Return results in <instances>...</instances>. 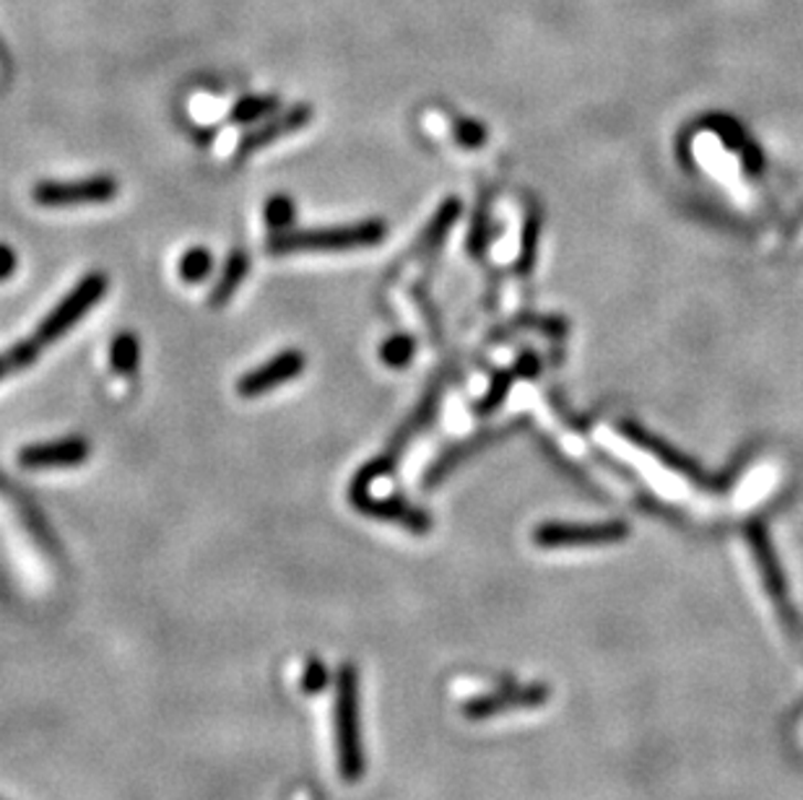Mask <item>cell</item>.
I'll list each match as a JSON object with an SVG mask.
<instances>
[{
  "instance_id": "6da1fadb",
  "label": "cell",
  "mask_w": 803,
  "mask_h": 800,
  "mask_svg": "<svg viewBox=\"0 0 803 800\" xmlns=\"http://www.w3.org/2000/svg\"><path fill=\"white\" fill-rule=\"evenodd\" d=\"M107 289H109V278L107 274H102V270H92V274L81 278V281L65 294L63 302H57L53 310L44 314V320L36 326V330L27 341H21L17 346L6 349L3 354H0V383H3L6 377H11L13 372H24L34 362H40L44 351L55 346L68 330L76 328L78 322L84 320L102 299H105Z\"/></svg>"
},
{
  "instance_id": "7a4b0ae2",
  "label": "cell",
  "mask_w": 803,
  "mask_h": 800,
  "mask_svg": "<svg viewBox=\"0 0 803 800\" xmlns=\"http://www.w3.org/2000/svg\"><path fill=\"white\" fill-rule=\"evenodd\" d=\"M388 237L382 218H362L353 224L318 226V230H284L274 232L265 242L271 255H309V253H349V249L378 247Z\"/></svg>"
},
{
  "instance_id": "3957f363",
  "label": "cell",
  "mask_w": 803,
  "mask_h": 800,
  "mask_svg": "<svg viewBox=\"0 0 803 800\" xmlns=\"http://www.w3.org/2000/svg\"><path fill=\"white\" fill-rule=\"evenodd\" d=\"M336 748L338 772L344 782H359L364 775L362 717H359V676L357 668L346 663L336 681Z\"/></svg>"
},
{
  "instance_id": "277c9868",
  "label": "cell",
  "mask_w": 803,
  "mask_h": 800,
  "mask_svg": "<svg viewBox=\"0 0 803 800\" xmlns=\"http://www.w3.org/2000/svg\"><path fill=\"white\" fill-rule=\"evenodd\" d=\"M440 398H442V387H434L432 393H426V398L419 403V408L414 410V414H411L406 422L401 424V429L390 437L385 450H382L378 458H372L370 462H367V466L359 468V473L353 476V481H351L353 489H370L372 481H378V479H382V476L395 471L398 460L403 458L406 447L414 442V439L434 422V414H437V408H440Z\"/></svg>"
},
{
  "instance_id": "5b68a950",
  "label": "cell",
  "mask_w": 803,
  "mask_h": 800,
  "mask_svg": "<svg viewBox=\"0 0 803 800\" xmlns=\"http://www.w3.org/2000/svg\"><path fill=\"white\" fill-rule=\"evenodd\" d=\"M749 538H751V552H754L757 567H760L764 590H768L772 604H775V611L780 616V621H783V629L788 631V637H791L795 644H803V623L793 608L791 593H788V585H785V575H783V569H780L775 552H772L770 538L764 535L760 525L751 527Z\"/></svg>"
},
{
  "instance_id": "8992f818",
  "label": "cell",
  "mask_w": 803,
  "mask_h": 800,
  "mask_svg": "<svg viewBox=\"0 0 803 800\" xmlns=\"http://www.w3.org/2000/svg\"><path fill=\"white\" fill-rule=\"evenodd\" d=\"M120 193L115 178L109 174H94L81 180H44L36 182L32 201L44 209H71V205H94L109 203Z\"/></svg>"
},
{
  "instance_id": "52a82bcc",
  "label": "cell",
  "mask_w": 803,
  "mask_h": 800,
  "mask_svg": "<svg viewBox=\"0 0 803 800\" xmlns=\"http://www.w3.org/2000/svg\"><path fill=\"white\" fill-rule=\"evenodd\" d=\"M630 527L619 520L609 523H588V525H567L547 523L533 531V543L539 548H580V546H611L627 538Z\"/></svg>"
},
{
  "instance_id": "ba28073f",
  "label": "cell",
  "mask_w": 803,
  "mask_h": 800,
  "mask_svg": "<svg viewBox=\"0 0 803 800\" xmlns=\"http://www.w3.org/2000/svg\"><path fill=\"white\" fill-rule=\"evenodd\" d=\"M349 499H351V508L359 510L367 518L403 525L406 531L419 533V535L432 531L430 515H426L424 510L414 508V504H409L403 497H374L370 489L349 487Z\"/></svg>"
},
{
  "instance_id": "9c48e42d",
  "label": "cell",
  "mask_w": 803,
  "mask_h": 800,
  "mask_svg": "<svg viewBox=\"0 0 803 800\" xmlns=\"http://www.w3.org/2000/svg\"><path fill=\"white\" fill-rule=\"evenodd\" d=\"M307 359L299 349H286L278 351L274 359L263 362L255 370H250L237 380V393L242 398H261V395L276 391L292 380H297L302 372H305Z\"/></svg>"
},
{
  "instance_id": "30bf717a",
  "label": "cell",
  "mask_w": 803,
  "mask_h": 800,
  "mask_svg": "<svg viewBox=\"0 0 803 800\" xmlns=\"http://www.w3.org/2000/svg\"><path fill=\"white\" fill-rule=\"evenodd\" d=\"M92 445L84 437H65L53 442H34L19 450V466L27 471H53V468L84 466Z\"/></svg>"
},
{
  "instance_id": "8fae6325",
  "label": "cell",
  "mask_w": 803,
  "mask_h": 800,
  "mask_svg": "<svg viewBox=\"0 0 803 800\" xmlns=\"http://www.w3.org/2000/svg\"><path fill=\"white\" fill-rule=\"evenodd\" d=\"M313 115H315L313 107L294 105L289 109H284V113L274 115L271 120H265L263 125H257V128H250L247 134L242 136L237 157H250V153L265 149V146L278 141V138L297 134V130L305 128L307 122H313Z\"/></svg>"
},
{
  "instance_id": "7c38bea8",
  "label": "cell",
  "mask_w": 803,
  "mask_h": 800,
  "mask_svg": "<svg viewBox=\"0 0 803 800\" xmlns=\"http://www.w3.org/2000/svg\"><path fill=\"white\" fill-rule=\"evenodd\" d=\"M549 700V689L547 686H510L505 692H495V694H486L478 696V700H471L463 710V715L471 717V721H484V717L492 715H503L507 710L515 707H539Z\"/></svg>"
},
{
  "instance_id": "4fadbf2b",
  "label": "cell",
  "mask_w": 803,
  "mask_h": 800,
  "mask_svg": "<svg viewBox=\"0 0 803 800\" xmlns=\"http://www.w3.org/2000/svg\"><path fill=\"white\" fill-rule=\"evenodd\" d=\"M247 274H250V255L245 253V249H232V255L226 258L224 268H221L216 284H213V289H211L209 305L213 307V310H219V307H226L232 302L234 294H237L242 284H245Z\"/></svg>"
},
{
  "instance_id": "5bb4252c",
  "label": "cell",
  "mask_w": 803,
  "mask_h": 800,
  "mask_svg": "<svg viewBox=\"0 0 803 800\" xmlns=\"http://www.w3.org/2000/svg\"><path fill=\"white\" fill-rule=\"evenodd\" d=\"M138 364H141V341L130 330H123L109 343V366L117 374H133L138 370Z\"/></svg>"
},
{
  "instance_id": "9a60e30c",
  "label": "cell",
  "mask_w": 803,
  "mask_h": 800,
  "mask_svg": "<svg viewBox=\"0 0 803 800\" xmlns=\"http://www.w3.org/2000/svg\"><path fill=\"white\" fill-rule=\"evenodd\" d=\"M213 270V255L209 247H190L182 253L180 263H177V274L186 284H201L211 276Z\"/></svg>"
},
{
  "instance_id": "2e32d148",
  "label": "cell",
  "mask_w": 803,
  "mask_h": 800,
  "mask_svg": "<svg viewBox=\"0 0 803 800\" xmlns=\"http://www.w3.org/2000/svg\"><path fill=\"white\" fill-rule=\"evenodd\" d=\"M414 354H416V341L406 333L390 335V339L380 346L382 364L390 366V370H403V366H409L414 362Z\"/></svg>"
},
{
  "instance_id": "e0dca14e",
  "label": "cell",
  "mask_w": 803,
  "mask_h": 800,
  "mask_svg": "<svg viewBox=\"0 0 803 800\" xmlns=\"http://www.w3.org/2000/svg\"><path fill=\"white\" fill-rule=\"evenodd\" d=\"M294 216H297V205H294L289 195H271L263 205V218L271 226V232L292 230Z\"/></svg>"
},
{
  "instance_id": "ac0fdd59",
  "label": "cell",
  "mask_w": 803,
  "mask_h": 800,
  "mask_svg": "<svg viewBox=\"0 0 803 800\" xmlns=\"http://www.w3.org/2000/svg\"><path fill=\"white\" fill-rule=\"evenodd\" d=\"M276 107H278V99L276 97H247V99H240L237 105H234V109H232V120L234 122H242V125L257 122V120H263L265 115L276 113Z\"/></svg>"
},
{
  "instance_id": "d6986e66",
  "label": "cell",
  "mask_w": 803,
  "mask_h": 800,
  "mask_svg": "<svg viewBox=\"0 0 803 800\" xmlns=\"http://www.w3.org/2000/svg\"><path fill=\"white\" fill-rule=\"evenodd\" d=\"M328 684V671L326 665L320 663V660H307V668H305V676H302V689H305L307 694H318L323 692V686Z\"/></svg>"
},
{
  "instance_id": "ffe728a7",
  "label": "cell",
  "mask_w": 803,
  "mask_h": 800,
  "mask_svg": "<svg viewBox=\"0 0 803 800\" xmlns=\"http://www.w3.org/2000/svg\"><path fill=\"white\" fill-rule=\"evenodd\" d=\"M455 138H458L463 146H468V149H476V146L484 143L486 134H484V128L478 122L461 120L458 125H455Z\"/></svg>"
},
{
  "instance_id": "44dd1931",
  "label": "cell",
  "mask_w": 803,
  "mask_h": 800,
  "mask_svg": "<svg viewBox=\"0 0 803 800\" xmlns=\"http://www.w3.org/2000/svg\"><path fill=\"white\" fill-rule=\"evenodd\" d=\"M17 268H19L17 249H13L11 245H6V242H0V284L9 281V278H13V274H17Z\"/></svg>"
},
{
  "instance_id": "7402d4cb",
  "label": "cell",
  "mask_w": 803,
  "mask_h": 800,
  "mask_svg": "<svg viewBox=\"0 0 803 800\" xmlns=\"http://www.w3.org/2000/svg\"><path fill=\"white\" fill-rule=\"evenodd\" d=\"M0 63H3V47H0Z\"/></svg>"
}]
</instances>
